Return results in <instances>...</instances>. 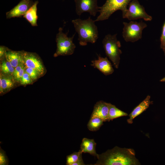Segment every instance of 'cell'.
Masks as SVG:
<instances>
[{
    "instance_id": "6da1fadb",
    "label": "cell",
    "mask_w": 165,
    "mask_h": 165,
    "mask_svg": "<svg viewBox=\"0 0 165 165\" xmlns=\"http://www.w3.org/2000/svg\"><path fill=\"white\" fill-rule=\"evenodd\" d=\"M98 160L94 165H140L136 158L134 149L115 146L98 154Z\"/></svg>"
},
{
    "instance_id": "7a4b0ae2",
    "label": "cell",
    "mask_w": 165,
    "mask_h": 165,
    "mask_svg": "<svg viewBox=\"0 0 165 165\" xmlns=\"http://www.w3.org/2000/svg\"><path fill=\"white\" fill-rule=\"evenodd\" d=\"M95 22L90 16L85 20L77 19L72 20L78 34V40L81 46H85L88 42L94 43L96 42L98 33Z\"/></svg>"
},
{
    "instance_id": "3957f363",
    "label": "cell",
    "mask_w": 165,
    "mask_h": 165,
    "mask_svg": "<svg viewBox=\"0 0 165 165\" xmlns=\"http://www.w3.org/2000/svg\"><path fill=\"white\" fill-rule=\"evenodd\" d=\"M117 34H110L105 36L102 43L106 56L112 61L116 68H118L122 52L120 48L121 45L117 38Z\"/></svg>"
},
{
    "instance_id": "277c9868",
    "label": "cell",
    "mask_w": 165,
    "mask_h": 165,
    "mask_svg": "<svg viewBox=\"0 0 165 165\" xmlns=\"http://www.w3.org/2000/svg\"><path fill=\"white\" fill-rule=\"evenodd\" d=\"M131 0H106L105 3L99 7V15L95 21L107 20L114 13L118 10L122 11V16L126 13L127 7Z\"/></svg>"
},
{
    "instance_id": "5b68a950",
    "label": "cell",
    "mask_w": 165,
    "mask_h": 165,
    "mask_svg": "<svg viewBox=\"0 0 165 165\" xmlns=\"http://www.w3.org/2000/svg\"><path fill=\"white\" fill-rule=\"evenodd\" d=\"M67 34V33L65 34L63 32L62 28H59L56 38L57 49L54 54V57L71 55L74 53L76 46L73 40L75 33L70 37H68Z\"/></svg>"
},
{
    "instance_id": "8992f818",
    "label": "cell",
    "mask_w": 165,
    "mask_h": 165,
    "mask_svg": "<svg viewBox=\"0 0 165 165\" xmlns=\"http://www.w3.org/2000/svg\"><path fill=\"white\" fill-rule=\"evenodd\" d=\"M122 36L126 42H134L142 38V32L147 24L142 21L140 22L131 21L123 22Z\"/></svg>"
},
{
    "instance_id": "52a82bcc",
    "label": "cell",
    "mask_w": 165,
    "mask_h": 165,
    "mask_svg": "<svg viewBox=\"0 0 165 165\" xmlns=\"http://www.w3.org/2000/svg\"><path fill=\"white\" fill-rule=\"evenodd\" d=\"M129 8L125 14L122 16L130 20L143 19L146 21H150L152 17L145 12L144 6L141 5L138 0H131L129 4Z\"/></svg>"
},
{
    "instance_id": "ba28073f",
    "label": "cell",
    "mask_w": 165,
    "mask_h": 165,
    "mask_svg": "<svg viewBox=\"0 0 165 165\" xmlns=\"http://www.w3.org/2000/svg\"><path fill=\"white\" fill-rule=\"evenodd\" d=\"M23 59L25 67L35 70L40 75L44 73L45 68L41 60L35 53L23 51Z\"/></svg>"
},
{
    "instance_id": "9c48e42d",
    "label": "cell",
    "mask_w": 165,
    "mask_h": 165,
    "mask_svg": "<svg viewBox=\"0 0 165 165\" xmlns=\"http://www.w3.org/2000/svg\"><path fill=\"white\" fill-rule=\"evenodd\" d=\"M76 12L80 16L84 12H88L91 15L95 16L99 12L97 0H75Z\"/></svg>"
},
{
    "instance_id": "30bf717a",
    "label": "cell",
    "mask_w": 165,
    "mask_h": 165,
    "mask_svg": "<svg viewBox=\"0 0 165 165\" xmlns=\"http://www.w3.org/2000/svg\"><path fill=\"white\" fill-rule=\"evenodd\" d=\"M32 0H22L13 8L6 13L7 19L23 16L34 4Z\"/></svg>"
},
{
    "instance_id": "8fae6325",
    "label": "cell",
    "mask_w": 165,
    "mask_h": 165,
    "mask_svg": "<svg viewBox=\"0 0 165 165\" xmlns=\"http://www.w3.org/2000/svg\"><path fill=\"white\" fill-rule=\"evenodd\" d=\"M91 65L96 68L105 75L112 74L114 72L110 62L107 57H101L98 56L97 60L91 61Z\"/></svg>"
},
{
    "instance_id": "7c38bea8",
    "label": "cell",
    "mask_w": 165,
    "mask_h": 165,
    "mask_svg": "<svg viewBox=\"0 0 165 165\" xmlns=\"http://www.w3.org/2000/svg\"><path fill=\"white\" fill-rule=\"evenodd\" d=\"M110 103L102 100L97 102L94 105L91 117L97 116L104 122L108 121Z\"/></svg>"
},
{
    "instance_id": "4fadbf2b",
    "label": "cell",
    "mask_w": 165,
    "mask_h": 165,
    "mask_svg": "<svg viewBox=\"0 0 165 165\" xmlns=\"http://www.w3.org/2000/svg\"><path fill=\"white\" fill-rule=\"evenodd\" d=\"M150 96L148 95L144 100L134 109L129 115V118L127 120L128 123L132 124L134 119L149 107V105L152 103V101L150 100Z\"/></svg>"
},
{
    "instance_id": "5bb4252c",
    "label": "cell",
    "mask_w": 165,
    "mask_h": 165,
    "mask_svg": "<svg viewBox=\"0 0 165 165\" xmlns=\"http://www.w3.org/2000/svg\"><path fill=\"white\" fill-rule=\"evenodd\" d=\"M23 52V51H16L8 49L6 53V59L15 68L19 64L24 63Z\"/></svg>"
},
{
    "instance_id": "9a60e30c",
    "label": "cell",
    "mask_w": 165,
    "mask_h": 165,
    "mask_svg": "<svg viewBox=\"0 0 165 165\" xmlns=\"http://www.w3.org/2000/svg\"><path fill=\"white\" fill-rule=\"evenodd\" d=\"M14 79L13 75L0 74V93L1 95L12 89L15 85Z\"/></svg>"
},
{
    "instance_id": "2e32d148",
    "label": "cell",
    "mask_w": 165,
    "mask_h": 165,
    "mask_svg": "<svg viewBox=\"0 0 165 165\" xmlns=\"http://www.w3.org/2000/svg\"><path fill=\"white\" fill-rule=\"evenodd\" d=\"M96 145L94 139L84 138L82 140L80 149L82 152L89 153L97 158L98 154L96 153Z\"/></svg>"
},
{
    "instance_id": "e0dca14e",
    "label": "cell",
    "mask_w": 165,
    "mask_h": 165,
    "mask_svg": "<svg viewBox=\"0 0 165 165\" xmlns=\"http://www.w3.org/2000/svg\"><path fill=\"white\" fill-rule=\"evenodd\" d=\"M38 1L35 2L33 5L23 16L33 26H37V21L38 18L37 15V5Z\"/></svg>"
},
{
    "instance_id": "ac0fdd59",
    "label": "cell",
    "mask_w": 165,
    "mask_h": 165,
    "mask_svg": "<svg viewBox=\"0 0 165 165\" xmlns=\"http://www.w3.org/2000/svg\"><path fill=\"white\" fill-rule=\"evenodd\" d=\"M104 122L102 119L98 117H91L87 124V128L91 131H96L103 125Z\"/></svg>"
},
{
    "instance_id": "d6986e66",
    "label": "cell",
    "mask_w": 165,
    "mask_h": 165,
    "mask_svg": "<svg viewBox=\"0 0 165 165\" xmlns=\"http://www.w3.org/2000/svg\"><path fill=\"white\" fill-rule=\"evenodd\" d=\"M128 114L117 108L115 105L110 103L108 114V121L120 117L126 116Z\"/></svg>"
},
{
    "instance_id": "ffe728a7",
    "label": "cell",
    "mask_w": 165,
    "mask_h": 165,
    "mask_svg": "<svg viewBox=\"0 0 165 165\" xmlns=\"http://www.w3.org/2000/svg\"><path fill=\"white\" fill-rule=\"evenodd\" d=\"M2 61L0 69L2 72L6 75H13L15 68L9 62L6 60V58Z\"/></svg>"
},
{
    "instance_id": "44dd1931",
    "label": "cell",
    "mask_w": 165,
    "mask_h": 165,
    "mask_svg": "<svg viewBox=\"0 0 165 165\" xmlns=\"http://www.w3.org/2000/svg\"><path fill=\"white\" fill-rule=\"evenodd\" d=\"M82 152L80 149L78 152H75L72 153L68 155L66 157L67 165H72L73 163L77 162L82 157Z\"/></svg>"
},
{
    "instance_id": "7402d4cb",
    "label": "cell",
    "mask_w": 165,
    "mask_h": 165,
    "mask_svg": "<svg viewBox=\"0 0 165 165\" xmlns=\"http://www.w3.org/2000/svg\"><path fill=\"white\" fill-rule=\"evenodd\" d=\"M9 160L5 152L0 147V165H8Z\"/></svg>"
},
{
    "instance_id": "603a6c76",
    "label": "cell",
    "mask_w": 165,
    "mask_h": 165,
    "mask_svg": "<svg viewBox=\"0 0 165 165\" xmlns=\"http://www.w3.org/2000/svg\"><path fill=\"white\" fill-rule=\"evenodd\" d=\"M25 71L33 80H36L40 76L36 71L30 68L25 67Z\"/></svg>"
},
{
    "instance_id": "cb8c5ba5",
    "label": "cell",
    "mask_w": 165,
    "mask_h": 165,
    "mask_svg": "<svg viewBox=\"0 0 165 165\" xmlns=\"http://www.w3.org/2000/svg\"><path fill=\"white\" fill-rule=\"evenodd\" d=\"M20 82L21 85H23L31 84L33 82L32 80L25 71Z\"/></svg>"
},
{
    "instance_id": "d4e9b609",
    "label": "cell",
    "mask_w": 165,
    "mask_h": 165,
    "mask_svg": "<svg viewBox=\"0 0 165 165\" xmlns=\"http://www.w3.org/2000/svg\"><path fill=\"white\" fill-rule=\"evenodd\" d=\"M160 41V48L162 49L165 56V21L162 26Z\"/></svg>"
},
{
    "instance_id": "484cf974",
    "label": "cell",
    "mask_w": 165,
    "mask_h": 165,
    "mask_svg": "<svg viewBox=\"0 0 165 165\" xmlns=\"http://www.w3.org/2000/svg\"><path fill=\"white\" fill-rule=\"evenodd\" d=\"M25 65L20 71L18 72L15 74L13 75V77L15 80L18 82H20L22 77L25 72Z\"/></svg>"
},
{
    "instance_id": "4316f807",
    "label": "cell",
    "mask_w": 165,
    "mask_h": 165,
    "mask_svg": "<svg viewBox=\"0 0 165 165\" xmlns=\"http://www.w3.org/2000/svg\"><path fill=\"white\" fill-rule=\"evenodd\" d=\"M8 49L3 46H0V59L1 61H2L5 58L6 53Z\"/></svg>"
},
{
    "instance_id": "83f0119b",
    "label": "cell",
    "mask_w": 165,
    "mask_h": 165,
    "mask_svg": "<svg viewBox=\"0 0 165 165\" xmlns=\"http://www.w3.org/2000/svg\"><path fill=\"white\" fill-rule=\"evenodd\" d=\"M85 164L84 163L82 160V157L77 162L74 163L72 165H85Z\"/></svg>"
},
{
    "instance_id": "f1b7e54d",
    "label": "cell",
    "mask_w": 165,
    "mask_h": 165,
    "mask_svg": "<svg viewBox=\"0 0 165 165\" xmlns=\"http://www.w3.org/2000/svg\"><path fill=\"white\" fill-rule=\"evenodd\" d=\"M160 82H165V77L160 80Z\"/></svg>"
}]
</instances>
